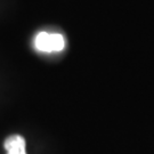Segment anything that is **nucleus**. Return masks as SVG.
I'll list each match as a JSON object with an SVG mask.
<instances>
[{
  "instance_id": "nucleus-1",
  "label": "nucleus",
  "mask_w": 154,
  "mask_h": 154,
  "mask_svg": "<svg viewBox=\"0 0 154 154\" xmlns=\"http://www.w3.org/2000/svg\"><path fill=\"white\" fill-rule=\"evenodd\" d=\"M34 47L41 53L62 51L65 47V39L60 33L40 32L34 39Z\"/></svg>"
},
{
  "instance_id": "nucleus-2",
  "label": "nucleus",
  "mask_w": 154,
  "mask_h": 154,
  "mask_svg": "<svg viewBox=\"0 0 154 154\" xmlns=\"http://www.w3.org/2000/svg\"><path fill=\"white\" fill-rule=\"evenodd\" d=\"M5 149L7 154H26L25 139L20 135L9 136L5 140Z\"/></svg>"
}]
</instances>
